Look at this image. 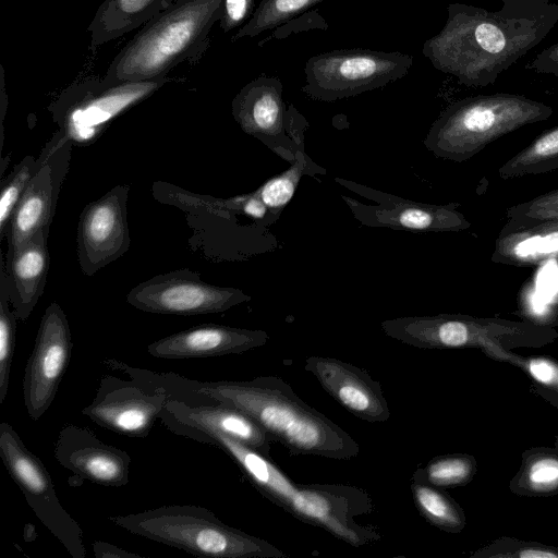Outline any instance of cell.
Listing matches in <instances>:
<instances>
[{
	"instance_id": "6da1fadb",
	"label": "cell",
	"mask_w": 558,
	"mask_h": 558,
	"mask_svg": "<svg viewBox=\"0 0 558 558\" xmlns=\"http://www.w3.org/2000/svg\"><path fill=\"white\" fill-rule=\"evenodd\" d=\"M104 363L130 378L163 387L171 399L189 404L222 403L236 408L292 454L350 460L360 453V446L350 434L305 403L277 376L205 381L172 372L134 367L112 357L105 359Z\"/></svg>"
},
{
	"instance_id": "7a4b0ae2",
	"label": "cell",
	"mask_w": 558,
	"mask_h": 558,
	"mask_svg": "<svg viewBox=\"0 0 558 558\" xmlns=\"http://www.w3.org/2000/svg\"><path fill=\"white\" fill-rule=\"evenodd\" d=\"M558 22V4L542 13L512 16L465 3H450L441 31L422 53L433 66L468 87H486L536 47Z\"/></svg>"
},
{
	"instance_id": "3957f363",
	"label": "cell",
	"mask_w": 558,
	"mask_h": 558,
	"mask_svg": "<svg viewBox=\"0 0 558 558\" xmlns=\"http://www.w3.org/2000/svg\"><path fill=\"white\" fill-rule=\"evenodd\" d=\"M221 3L222 0H187L151 19L113 58L104 80H159L178 64L197 59L209 44Z\"/></svg>"
},
{
	"instance_id": "277c9868",
	"label": "cell",
	"mask_w": 558,
	"mask_h": 558,
	"mask_svg": "<svg viewBox=\"0 0 558 558\" xmlns=\"http://www.w3.org/2000/svg\"><path fill=\"white\" fill-rule=\"evenodd\" d=\"M553 108L522 95H477L447 106L433 122L424 146L436 157L463 162L494 141L549 119Z\"/></svg>"
},
{
	"instance_id": "5b68a950",
	"label": "cell",
	"mask_w": 558,
	"mask_h": 558,
	"mask_svg": "<svg viewBox=\"0 0 558 558\" xmlns=\"http://www.w3.org/2000/svg\"><path fill=\"white\" fill-rule=\"evenodd\" d=\"M108 520L132 534L198 557H287L269 542L228 525L201 506H161L137 513L110 515Z\"/></svg>"
},
{
	"instance_id": "8992f818",
	"label": "cell",
	"mask_w": 558,
	"mask_h": 558,
	"mask_svg": "<svg viewBox=\"0 0 558 558\" xmlns=\"http://www.w3.org/2000/svg\"><path fill=\"white\" fill-rule=\"evenodd\" d=\"M380 328L388 337L418 349L473 348L482 351L502 345L542 347L558 338V331L534 322L475 317L464 314L405 316L386 319Z\"/></svg>"
},
{
	"instance_id": "52a82bcc",
	"label": "cell",
	"mask_w": 558,
	"mask_h": 558,
	"mask_svg": "<svg viewBox=\"0 0 558 558\" xmlns=\"http://www.w3.org/2000/svg\"><path fill=\"white\" fill-rule=\"evenodd\" d=\"M414 59L400 51L336 49L311 57L302 92L311 99L336 101L381 88L404 77Z\"/></svg>"
},
{
	"instance_id": "ba28073f",
	"label": "cell",
	"mask_w": 558,
	"mask_h": 558,
	"mask_svg": "<svg viewBox=\"0 0 558 558\" xmlns=\"http://www.w3.org/2000/svg\"><path fill=\"white\" fill-rule=\"evenodd\" d=\"M0 457L41 524L71 557L85 558L86 548L80 523L61 505L52 477L43 461L7 422L0 424Z\"/></svg>"
},
{
	"instance_id": "9c48e42d",
	"label": "cell",
	"mask_w": 558,
	"mask_h": 558,
	"mask_svg": "<svg viewBox=\"0 0 558 558\" xmlns=\"http://www.w3.org/2000/svg\"><path fill=\"white\" fill-rule=\"evenodd\" d=\"M167 77L151 81L88 80L64 90L51 106L59 130L74 142L96 137L118 114L162 87Z\"/></svg>"
},
{
	"instance_id": "30bf717a",
	"label": "cell",
	"mask_w": 558,
	"mask_h": 558,
	"mask_svg": "<svg viewBox=\"0 0 558 558\" xmlns=\"http://www.w3.org/2000/svg\"><path fill=\"white\" fill-rule=\"evenodd\" d=\"M231 112L244 133L282 159L294 161L307 123L293 106L287 109L278 77L260 75L248 82L233 98Z\"/></svg>"
},
{
	"instance_id": "8fae6325",
	"label": "cell",
	"mask_w": 558,
	"mask_h": 558,
	"mask_svg": "<svg viewBox=\"0 0 558 558\" xmlns=\"http://www.w3.org/2000/svg\"><path fill=\"white\" fill-rule=\"evenodd\" d=\"M251 300L243 290L205 282L190 269L157 275L126 295V302L140 311L180 316L221 313Z\"/></svg>"
},
{
	"instance_id": "7c38bea8",
	"label": "cell",
	"mask_w": 558,
	"mask_h": 558,
	"mask_svg": "<svg viewBox=\"0 0 558 558\" xmlns=\"http://www.w3.org/2000/svg\"><path fill=\"white\" fill-rule=\"evenodd\" d=\"M335 181L376 203L367 205L341 195L354 219L362 226L411 232H459L471 227V222L458 210L459 204L420 203L348 179L336 177Z\"/></svg>"
},
{
	"instance_id": "4fadbf2b",
	"label": "cell",
	"mask_w": 558,
	"mask_h": 558,
	"mask_svg": "<svg viewBox=\"0 0 558 558\" xmlns=\"http://www.w3.org/2000/svg\"><path fill=\"white\" fill-rule=\"evenodd\" d=\"M73 141L60 130L37 157V169L20 198L8 229V250L12 254L35 233L49 231L57 201L70 169Z\"/></svg>"
},
{
	"instance_id": "5bb4252c",
	"label": "cell",
	"mask_w": 558,
	"mask_h": 558,
	"mask_svg": "<svg viewBox=\"0 0 558 558\" xmlns=\"http://www.w3.org/2000/svg\"><path fill=\"white\" fill-rule=\"evenodd\" d=\"M169 399L170 393L161 386L104 375L95 398L82 414L120 435L144 438Z\"/></svg>"
},
{
	"instance_id": "9a60e30c",
	"label": "cell",
	"mask_w": 558,
	"mask_h": 558,
	"mask_svg": "<svg viewBox=\"0 0 558 558\" xmlns=\"http://www.w3.org/2000/svg\"><path fill=\"white\" fill-rule=\"evenodd\" d=\"M72 348L66 315L57 302H52L40 319L23 378L24 404L33 421L39 420L53 402Z\"/></svg>"
},
{
	"instance_id": "2e32d148",
	"label": "cell",
	"mask_w": 558,
	"mask_h": 558,
	"mask_svg": "<svg viewBox=\"0 0 558 558\" xmlns=\"http://www.w3.org/2000/svg\"><path fill=\"white\" fill-rule=\"evenodd\" d=\"M130 185L119 184L81 213L77 227V260L86 276L121 257L131 244L126 219Z\"/></svg>"
},
{
	"instance_id": "e0dca14e",
	"label": "cell",
	"mask_w": 558,
	"mask_h": 558,
	"mask_svg": "<svg viewBox=\"0 0 558 558\" xmlns=\"http://www.w3.org/2000/svg\"><path fill=\"white\" fill-rule=\"evenodd\" d=\"M58 463L75 476L110 487L125 486L130 481V454L102 442L90 429L64 425L54 442Z\"/></svg>"
},
{
	"instance_id": "ac0fdd59",
	"label": "cell",
	"mask_w": 558,
	"mask_h": 558,
	"mask_svg": "<svg viewBox=\"0 0 558 558\" xmlns=\"http://www.w3.org/2000/svg\"><path fill=\"white\" fill-rule=\"evenodd\" d=\"M304 369L356 417L369 423L389 420L390 410L380 384L363 368L333 357L307 356Z\"/></svg>"
},
{
	"instance_id": "d6986e66",
	"label": "cell",
	"mask_w": 558,
	"mask_h": 558,
	"mask_svg": "<svg viewBox=\"0 0 558 558\" xmlns=\"http://www.w3.org/2000/svg\"><path fill=\"white\" fill-rule=\"evenodd\" d=\"M269 335L260 329H246L205 324L155 340L147 352L157 359H195L239 354L266 344Z\"/></svg>"
},
{
	"instance_id": "ffe728a7",
	"label": "cell",
	"mask_w": 558,
	"mask_h": 558,
	"mask_svg": "<svg viewBox=\"0 0 558 558\" xmlns=\"http://www.w3.org/2000/svg\"><path fill=\"white\" fill-rule=\"evenodd\" d=\"M48 232L40 230L12 254L1 258L12 308L21 322L32 314L41 296L49 268Z\"/></svg>"
},
{
	"instance_id": "44dd1931",
	"label": "cell",
	"mask_w": 558,
	"mask_h": 558,
	"mask_svg": "<svg viewBox=\"0 0 558 558\" xmlns=\"http://www.w3.org/2000/svg\"><path fill=\"white\" fill-rule=\"evenodd\" d=\"M490 259L514 267L558 263V220L520 226L506 222L496 238Z\"/></svg>"
},
{
	"instance_id": "7402d4cb",
	"label": "cell",
	"mask_w": 558,
	"mask_h": 558,
	"mask_svg": "<svg viewBox=\"0 0 558 558\" xmlns=\"http://www.w3.org/2000/svg\"><path fill=\"white\" fill-rule=\"evenodd\" d=\"M160 416L213 426L270 458L274 440L251 416L236 408L222 403L189 404L169 399Z\"/></svg>"
},
{
	"instance_id": "603a6c76",
	"label": "cell",
	"mask_w": 558,
	"mask_h": 558,
	"mask_svg": "<svg viewBox=\"0 0 558 558\" xmlns=\"http://www.w3.org/2000/svg\"><path fill=\"white\" fill-rule=\"evenodd\" d=\"M187 0H104L87 32L98 47L143 26L151 19Z\"/></svg>"
},
{
	"instance_id": "cb8c5ba5",
	"label": "cell",
	"mask_w": 558,
	"mask_h": 558,
	"mask_svg": "<svg viewBox=\"0 0 558 558\" xmlns=\"http://www.w3.org/2000/svg\"><path fill=\"white\" fill-rule=\"evenodd\" d=\"M509 489L521 497L558 496V449L555 446L533 447L523 451Z\"/></svg>"
},
{
	"instance_id": "d4e9b609",
	"label": "cell",
	"mask_w": 558,
	"mask_h": 558,
	"mask_svg": "<svg viewBox=\"0 0 558 558\" xmlns=\"http://www.w3.org/2000/svg\"><path fill=\"white\" fill-rule=\"evenodd\" d=\"M303 144L301 140L295 150V159L288 170L269 179L252 193L268 209L270 225L277 221L291 201L303 175L326 174V169L305 154Z\"/></svg>"
},
{
	"instance_id": "484cf974",
	"label": "cell",
	"mask_w": 558,
	"mask_h": 558,
	"mask_svg": "<svg viewBox=\"0 0 558 558\" xmlns=\"http://www.w3.org/2000/svg\"><path fill=\"white\" fill-rule=\"evenodd\" d=\"M416 509L432 525L447 533H460L466 525L463 508L444 488L411 481Z\"/></svg>"
},
{
	"instance_id": "4316f807",
	"label": "cell",
	"mask_w": 558,
	"mask_h": 558,
	"mask_svg": "<svg viewBox=\"0 0 558 558\" xmlns=\"http://www.w3.org/2000/svg\"><path fill=\"white\" fill-rule=\"evenodd\" d=\"M558 170V125L549 129L498 169L504 180Z\"/></svg>"
},
{
	"instance_id": "83f0119b",
	"label": "cell",
	"mask_w": 558,
	"mask_h": 558,
	"mask_svg": "<svg viewBox=\"0 0 558 558\" xmlns=\"http://www.w3.org/2000/svg\"><path fill=\"white\" fill-rule=\"evenodd\" d=\"M476 472L477 462L474 456L450 453L437 456L424 466L416 469L411 481L447 489L468 485Z\"/></svg>"
},
{
	"instance_id": "f1b7e54d",
	"label": "cell",
	"mask_w": 558,
	"mask_h": 558,
	"mask_svg": "<svg viewBox=\"0 0 558 558\" xmlns=\"http://www.w3.org/2000/svg\"><path fill=\"white\" fill-rule=\"evenodd\" d=\"M326 0H262L248 21L239 28L232 41L252 38L276 28Z\"/></svg>"
},
{
	"instance_id": "f546056e",
	"label": "cell",
	"mask_w": 558,
	"mask_h": 558,
	"mask_svg": "<svg viewBox=\"0 0 558 558\" xmlns=\"http://www.w3.org/2000/svg\"><path fill=\"white\" fill-rule=\"evenodd\" d=\"M17 317L10 303L5 277L0 270V404L5 401L15 347Z\"/></svg>"
},
{
	"instance_id": "4dcf8cb0",
	"label": "cell",
	"mask_w": 558,
	"mask_h": 558,
	"mask_svg": "<svg viewBox=\"0 0 558 558\" xmlns=\"http://www.w3.org/2000/svg\"><path fill=\"white\" fill-rule=\"evenodd\" d=\"M38 162L33 155L25 156L9 175L1 180L0 191V240L8 234L13 211L36 172Z\"/></svg>"
},
{
	"instance_id": "1f68e13d",
	"label": "cell",
	"mask_w": 558,
	"mask_h": 558,
	"mask_svg": "<svg viewBox=\"0 0 558 558\" xmlns=\"http://www.w3.org/2000/svg\"><path fill=\"white\" fill-rule=\"evenodd\" d=\"M471 558H558V547L501 536L476 549Z\"/></svg>"
},
{
	"instance_id": "d6a6232c",
	"label": "cell",
	"mask_w": 558,
	"mask_h": 558,
	"mask_svg": "<svg viewBox=\"0 0 558 558\" xmlns=\"http://www.w3.org/2000/svg\"><path fill=\"white\" fill-rule=\"evenodd\" d=\"M506 218L518 226L558 220V189L508 207Z\"/></svg>"
},
{
	"instance_id": "836d02e7",
	"label": "cell",
	"mask_w": 558,
	"mask_h": 558,
	"mask_svg": "<svg viewBox=\"0 0 558 558\" xmlns=\"http://www.w3.org/2000/svg\"><path fill=\"white\" fill-rule=\"evenodd\" d=\"M256 0H222L219 26L223 33L243 26L253 14Z\"/></svg>"
},
{
	"instance_id": "e575fe53",
	"label": "cell",
	"mask_w": 558,
	"mask_h": 558,
	"mask_svg": "<svg viewBox=\"0 0 558 558\" xmlns=\"http://www.w3.org/2000/svg\"><path fill=\"white\" fill-rule=\"evenodd\" d=\"M500 1L502 7L500 13L512 16H531L547 10L553 3L551 0H495Z\"/></svg>"
},
{
	"instance_id": "d590c367",
	"label": "cell",
	"mask_w": 558,
	"mask_h": 558,
	"mask_svg": "<svg viewBox=\"0 0 558 558\" xmlns=\"http://www.w3.org/2000/svg\"><path fill=\"white\" fill-rule=\"evenodd\" d=\"M525 70L538 74L558 76V43L543 49L535 58L525 64Z\"/></svg>"
},
{
	"instance_id": "8d00e7d4",
	"label": "cell",
	"mask_w": 558,
	"mask_h": 558,
	"mask_svg": "<svg viewBox=\"0 0 558 558\" xmlns=\"http://www.w3.org/2000/svg\"><path fill=\"white\" fill-rule=\"evenodd\" d=\"M93 553L96 558H138L141 555L128 551L121 547L105 541H94L92 543Z\"/></svg>"
},
{
	"instance_id": "74e56055",
	"label": "cell",
	"mask_w": 558,
	"mask_h": 558,
	"mask_svg": "<svg viewBox=\"0 0 558 558\" xmlns=\"http://www.w3.org/2000/svg\"><path fill=\"white\" fill-rule=\"evenodd\" d=\"M555 447L558 449V436L556 437V440H555Z\"/></svg>"
}]
</instances>
